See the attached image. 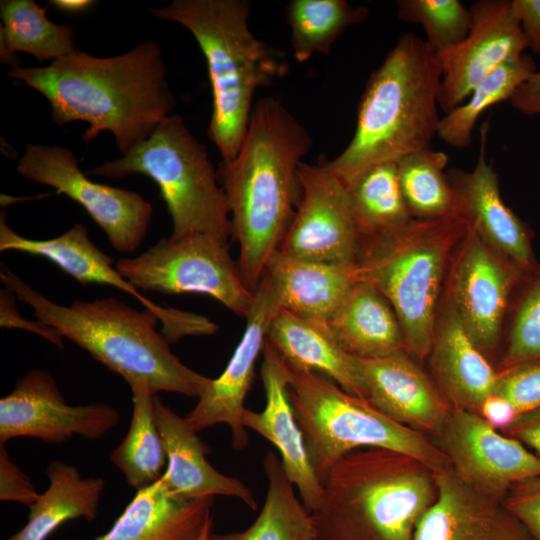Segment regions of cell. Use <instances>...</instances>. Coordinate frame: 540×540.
<instances>
[{"label":"cell","instance_id":"obj_22","mask_svg":"<svg viewBox=\"0 0 540 540\" xmlns=\"http://www.w3.org/2000/svg\"><path fill=\"white\" fill-rule=\"evenodd\" d=\"M262 353L261 378L266 404L260 412L246 409L243 424L277 448L287 477L311 513L321 504L323 487L310 462L303 433L289 400L287 364L267 340Z\"/></svg>","mask_w":540,"mask_h":540},{"label":"cell","instance_id":"obj_20","mask_svg":"<svg viewBox=\"0 0 540 540\" xmlns=\"http://www.w3.org/2000/svg\"><path fill=\"white\" fill-rule=\"evenodd\" d=\"M356 358L366 399L374 407L425 435L439 432L452 406L407 351Z\"/></svg>","mask_w":540,"mask_h":540},{"label":"cell","instance_id":"obj_39","mask_svg":"<svg viewBox=\"0 0 540 540\" xmlns=\"http://www.w3.org/2000/svg\"><path fill=\"white\" fill-rule=\"evenodd\" d=\"M495 394L507 399L518 415L539 408L540 362L498 371Z\"/></svg>","mask_w":540,"mask_h":540},{"label":"cell","instance_id":"obj_25","mask_svg":"<svg viewBox=\"0 0 540 540\" xmlns=\"http://www.w3.org/2000/svg\"><path fill=\"white\" fill-rule=\"evenodd\" d=\"M214 497L188 499L160 478L137 490L110 530L94 540H198Z\"/></svg>","mask_w":540,"mask_h":540},{"label":"cell","instance_id":"obj_38","mask_svg":"<svg viewBox=\"0 0 540 540\" xmlns=\"http://www.w3.org/2000/svg\"><path fill=\"white\" fill-rule=\"evenodd\" d=\"M533 362H540V268L516 304L498 371Z\"/></svg>","mask_w":540,"mask_h":540},{"label":"cell","instance_id":"obj_13","mask_svg":"<svg viewBox=\"0 0 540 540\" xmlns=\"http://www.w3.org/2000/svg\"><path fill=\"white\" fill-rule=\"evenodd\" d=\"M432 441L474 489L504 501L515 483L540 475V457L478 414L453 408Z\"/></svg>","mask_w":540,"mask_h":540},{"label":"cell","instance_id":"obj_31","mask_svg":"<svg viewBox=\"0 0 540 540\" xmlns=\"http://www.w3.org/2000/svg\"><path fill=\"white\" fill-rule=\"evenodd\" d=\"M0 16V60L12 68L18 66L17 52L54 62L78 51L72 27L50 21L33 0H2Z\"/></svg>","mask_w":540,"mask_h":540},{"label":"cell","instance_id":"obj_5","mask_svg":"<svg viewBox=\"0 0 540 540\" xmlns=\"http://www.w3.org/2000/svg\"><path fill=\"white\" fill-rule=\"evenodd\" d=\"M149 12L182 25L197 41L213 96L208 134L222 161L232 160L245 137L255 92L287 74L286 55L251 32L246 0H173Z\"/></svg>","mask_w":540,"mask_h":540},{"label":"cell","instance_id":"obj_17","mask_svg":"<svg viewBox=\"0 0 540 540\" xmlns=\"http://www.w3.org/2000/svg\"><path fill=\"white\" fill-rule=\"evenodd\" d=\"M280 310L276 290L264 273L254 291L246 328L227 366L219 377L211 379L194 408L185 416L197 433L217 424H226L231 429L233 448L243 450L247 447L248 434L243 424L244 402L270 325Z\"/></svg>","mask_w":540,"mask_h":540},{"label":"cell","instance_id":"obj_41","mask_svg":"<svg viewBox=\"0 0 540 540\" xmlns=\"http://www.w3.org/2000/svg\"><path fill=\"white\" fill-rule=\"evenodd\" d=\"M39 496L29 477L10 459L5 444H0V500L31 507Z\"/></svg>","mask_w":540,"mask_h":540},{"label":"cell","instance_id":"obj_45","mask_svg":"<svg viewBox=\"0 0 540 540\" xmlns=\"http://www.w3.org/2000/svg\"><path fill=\"white\" fill-rule=\"evenodd\" d=\"M478 415L493 428L503 431L514 422L518 413L507 399L494 393L483 401Z\"/></svg>","mask_w":540,"mask_h":540},{"label":"cell","instance_id":"obj_33","mask_svg":"<svg viewBox=\"0 0 540 540\" xmlns=\"http://www.w3.org/2000/svg\"><path fill=\"white\" fill-rule=\"evenodd\" d=\"M348 190L360 242L399 229L413 219L400 187L397 162L368 169Z\"/></svg>","mask_w":540,"mask_h":540},{"label":"cell","instance_id":"obj_3","mask_svg":"<svg viewBox=\"0 0 540 540\" xmlns=\"http://www.w3.org/2000/svg\"><path fill=\"white\" fill-rule=\"evenodd\" d=\"M441 76L436 51L412 33L402 35L367 81L349 144L322 165L348 188L376 165L430 149L441 119Z\"/></svg>","mask_w":540,"mask_h":540},{"label":"cell","instance_id":"obj_26","mask_svg":"<svg viewBox=\"0 0 540 540\" xmlns=\"http://www.w3.org/2000/svg\"><path fill=\"white\" fill-rule=\"evenodd\" d=\"M267 341L289 367L320 373L345 391L366 399L357 358L341 347L325 321L280 310L270 325Z\"/></svg>","mask_w":540,"mask_h":540},{"label":"cell","instance_id":"obj_29","mask_svg":"<svg viewBox=\"0 0 540 540\" xmlns=\"http://www.w3.org/2000/svg\"><path fill=\"white\" fill-rule=\"evenodd\" d=\"M46 473V491L29 507L27 523L7 540H46L69 520L96 518L105 488L103 478H83L75 466L61 460L50 462Z\"/></svg>","mask_w":540,"mask_h":540},{"label":"cell","instance_id":"obj_46","mask_svg":"<svg viewBox=\"0 0 540 540\" xmlns=\"http://www.w3.org/2000/svg\"><path fill=\"white\" fill-rule=\"evenodd\" d=\"M512 107L527 116H540V70L522 83L509 100Z\"/></svg>","mask_w":540,"mask_h":540},{"label":"cell","instance_id":"obj_14","mask_svg":"<svg viewBox=\"0 0 540 540\" xmlns=\"http://www.w3.org/2000/svg\"><path fill=\"white\" fill-rule=\"evenodd\" d=\"M119 423V413L107 403L69 405L53 376L29 370L0 399V444L18 437L62 443L79 435L99 440Z\"/></svg>","mask_w":540,"mask_h":540},{"label":"cell","instance_id":"obj_12","mask_svg":"<svg viewBox=\"0 0 540 540\" xmlns=\"http://www.w3.org/2000/svg\"><path fill=\"white\" fill-rule=\"evenodd\" d=\"M301 196L279 245L286 256L325 263H356L360 239L347 186L322 164L302 162Z\"/></svg>","mask_w":540,"mask_h":540},{"label":"cell","instance_id":"obj_48","mask_svg":"<svg viewBox=\"0 0 540 540\" xmlns=\"http://www.w3.org/2000/svg\"><path fill=\"white\" fill-rule=\"evenodd\" d=\"M212 527H213V518H212V515H210L205 522V525L202 529V532L198 540H209L210 534L212 533Z\"/></svg>","mask_w":540,"mask_h":540},{"label":"cell","instance_id":"obj_40","mask_svg":"<svg viewBox=\"0 0 540 540\" xmlns=\"http://www.w3.org/2000/svg\"><path fill=\"white\" fill-rule=\"evenodd\" d=\"M503 502L533 540H540V475L512 485Z\"/></svg>","mask_w":540,"mask_h":540},{"label":"cell","instance_id":"obj_44","mask_svg":"<svg viewBox=\"0 0 540 540\" xmlns=\"http://www.w3.org/2000/svg\"><path fill=\"white\" fill-rule=\"evenodd\" d=\"M511 5L529 48L540 54V0H511Z\"/></svg>","mask_w":540,"mask_h":540},{"label":"cell","instance_id":"obj_32","mask_svg":"<svg viewBox=\"0 0 540 540\" xmlns=\"http://www.w3.org/2000/svg\"><path fill=\"white\" fill-rule=\"evenodd\" d=\"M128 385L133 402L130 425L112 451L110 461L132 488L140 490L161 478L167 457L154 417V395L142 381H132Z\"/></svg>","mask_w":540,"mask_h":540},{"label":"cell","instance_id":"obj_47","mask_svg":"<svg viewBox=\"0 0 540 540\" xmlns=\"http://www.w3.org/2000/svg\"><path fill=\"white\" fill-rule=\"evenodd\" d=\"M93 3L94 2L90 0H53V1H50V4H52L58 10L69 12V13L82 12L86 10L87 8L91 7Z\"/></svg>","mask_w":540,"mask_h":540},{"label":"cell","instance_id":"obj_15","mask_svg":"<svg viewBox=\"0 0 540 540\" xmlns=\"http://www.w3.org/2000/svg\"><path fill=\"white\" fill-rule=\"evenodd\" d=\"M19 251L42 256L56 264L81 285L103 284L133 296L146 310L153 312L162 324V333L170 343L186 335L213 334L217 327L203 316L163 307L140 293L128 279L113 267V259L89 238L86 227L77 223L58 237L46 240L25 238L12 230L4 212L0 214V251Z\"/></svg>","mask_w":540,"mask_h":540},{"label":"cell","instance_id":"obj_27","mask_svg":"<svg viewBox=\"0 0 540 540\" xmlns=\"http://www.w3.org/2000/svg\"><path fill=\"white\" fill-rule=\"evenodd\" d=\"M276 290L281 310L326 321L359 281L356 263H325L292 258L278 250L265 272Z\"/></svg>","mask_w":540,"mask_h":540},{"label":"cell","instance_id":"obj_21","mask_svg":"<svg viewBox=\"0 0 540 540\" xmlns=\"http://www.w3.org/2000/svg\"><path fill=\"white\" fill-rule=\"evenodd\" d=\"M438 495L420 519L413 540H533L504 502L459 479L435 472Z\"/></svg>","mask_w":540,"mask_h":540},{"label":"cell","instance_id":"obj_28","mask_svg":"<svg viewBox=\"0 0 540 540\" xmlns=\"http://www.w3.org/2000/svg\"><path fill=\"white\" fill-rule=\"evenodd\" d=\"M325 323L341 347L354 357L407 351L392 306L367 282L357 281Z\"/></svg>","mask_w":540,"mask_h":540},{"label":"cell","instance_id":"obj_37","mask_svg":"<svg viewBox=\"0 0 540 540\" xmlns=\"http://www.w3.org/2000/svg\"><path fill=\"white\" fill-rule=\"evenodd\" d=\"M396 8L399 19L423 27L436 52L456 45L469 31L470 10L459 0H399Z\"/></svg>","mask_w":540,"mask_h":540},{"label":"cell","instance_id":"obj_43","mask_svg":"<svg viewBox=\"0 0 540 540\" xmlns=\"http://www.w3.org/2000/svg\"><path fill=\"white\" fill-rule=\"evenodd\" d=\"M501 432L518 440L540 457V407L519 414L514 422Z\"/></svg>","mask_w":540,"mask_h":540},{"label":"cell","instance_id":"obj_23","mask_svg":"<svg viewBox=\"0 0 540 540\" xmlns=\"http://www.w3.org/2000/svg\"><path fill=\"white\" fill-rule=\"evenodd\" d=\"M153 411L167 457L161 479L172 493L188 499L235 497L249 508L257 509L253 493L243 482L222 474L208 462V446L185 417L179 416L156 395Z\"/></svg>","mask_w":540,"mask_h":540},{"label":"cell","instance_id":"obj_35","mask_svg":"<svg viewBox=\"0 0 540 540\" xmlns=\"http://www.w3.org/2000/svg\"><path fill=\"white\" fill-rule=\"evenodd\" d=\"M367 14V8L344 0H291L286 17L295 59L304 63L316 53H328L337 37Z\"/></svg>","mask_w":540,"mask_h":540},{"label":"cell","instance_id":"obj_7","mask_svg":"<svg viewBox=\"0 0 540 540\" xmlns=\"http://www.w3.org/2000/svg\"><path fill=\"white\" fill-rule=\"evenodd\" d=\"M469 227L457 210L360 242L359 280L374 286L390 303L401 325L407 352L428 357L437 322V302L451 244Z\"/></svg>","mask_w":540,"mask_h":540},{"label":"cell","instance_id":"obj_10","mask_svg":"<svg viewBox=\"0 0 540 540\" xmlns=\"http://www.w3.org/2000/svg\"><path fill=\"white\" fill-rule=\"evenodd\" d=\"M115 268L139 290L209 295L240 317L253 303L229 243L207 234L161 238L136 257L120 258Z\"/></svg>","mask_w":540,"mask_h":540},{"label":"cell","instance_id":"obj_16","mask_svg":"<svg viewBox=\"0 0 540 540\" xmlns=\"http://www.w3.org/2000/svg\"><path fill=\"white\" fill-rule=\"evenodd\" d=\"M469 10L471 21L465 38L436 52L442 69L438 105L445 114L462 104L497 68L529 48L511 1L479 0Z\"/></svg>","mask_w":540,"mask_h":540},{"label":"cell","instance_id":"obj_19","mask_svg":"<svg viewBox=\"0 0 540 540\" xmlns=\"http://www.w3.org/2000/svg\"><path fill=\"white\" fill-rule=\"evenodd\" d=\"M488 128V122L481 127L480 151L473 170H451L447 178L469 226L489 247L529 276L538 269L531 237L501 197L497 173L486 156Z\"/></svg>","mask_w":540,"mask_h":540},{"label":"cell","instance_id":"obj_2","mask_svg":"<svg viewBox=\"0 0 540 540\" xmlns=\"http://www.w3.org/2000/svg\"><path fill=\"white\" fill-rule=\"evenodd\" d=\"M308 130L276 98L258 100L237 155L217 168L239 244L237 261L254 292L278 250L301 196L299 168L311 149Z\"/></svg>","mask_w":540,"mask_h":540},{"label":"cell","instance_id":"obj_34","mask_svg":"<svg viewBox=\"0 0 540 540\" xmlns=\"http://www.w3.org/2000/svg\"><path fill=\"white\" fill-rule=\"evenodd\" d=\"M537 70L534 59L526 53L503 64L474 87L462 104L441 117L437 136L453 147H468L479 117L491 106L510 100Z\"/></svg>","mask_w":540,"mask_h":540},{"label":"cell","instance_id":"obj_30","mask_svg":"<svg viewBox=\"0 0 540 540\" xmlns=\"http://www.w3.org/2000/svg\"><path fill=\"white\" fill-rule=\"evenodd\" d=\"M267 492L261 511L243 531L211 533L209 540H317L311 513L296 496L278 454L263 458Z\"/></svg>","mask_w":540,"mask_h":540},{"label":"cell","instance_id":"obj_4","mask_svg":"<svg viewBox=\"0 0 540 540\" xmlns=\"http://www.w3.org/2000/svg\"><path fill=\"white\" fill-rule=\"evenodd\" d=\"M0 280L33 309L41 323L56 329L129 384L142 381L153 395L170 392L199 398L211 379L183 364L157 330L159 318L116 298L57 304L2 265Z\"/></svg>","mask_w":540,"mask_h":540},{"label":"cell","instance_id":"obj_24","mask_svg":"<svg viewBox=\"0 0 540 540\" xmlns=\"http://www.w3.org/2000/svg\"><path fill=\"white\" fill-rule=\"evenodd\" d=\"M428 357L436 385L453 408L478 414L495 393L498 371L467 334L450 301L437 318Z\"/></svg>","mask_w":540,"mask_h":540},{"label":"cell","instance_id":"obj_8","mask_svg":"<svg viewBox=\"0 0 540 540\" xmlns=\"http://www.w3.org/2000/svg\"><path fill=\"white\" fill-rule=\"evenodd\" d=\"M287 368L289 400L321 484L337 461L364 448L404 453L434 472L450 467L427 435L393 421L320 373Z\"/></svg>","mask_w":540,"mask_h":540},{"label":"cell","instance_id":"obj_9","mask_svg":"<svg viewBox=\"0 0 540 540\" xmlns=\"http://www.w3.org/2000/svg\"><path fill=\"white\" fill-rule=\"evenodd\" d=\"M89 173L116 179L133 174L151 178L171 215L172 238L203 233L228 242L232 236L230 211L217 170L178 114L166 117L128 154Z\"/></svg>","mask_w":540,"mask_h":540},{"label":"cell","instance_id":"obj_1","mask_svg":"<svg viewBox=\"0 0 540 540\" xmlns=\"http://www.w3.org/2000/svg\"><path fill=\"white\" fill-rule=\"evenodd\" d=\"M7 75L48 100L55 124L87 122L85 143L111 132L123 156L175 108L161 49L152 41L112 57L78 50L44 67H13Z\"/></svg>","mask_w":540,"mask_h":540},{"label":"cell","instance_id":"obj_36","mask_svg":"<svg viewBox=\"0 0 540 540\" xmlns=\"http://www.w3.org/2000/svg\"><path fill=\"white\" fill-rule=\"evenodd\" d=\"M448 160L447 154L430 148L397 162L400 187L412 217L437 219L459 210L455 191L444 173Z\"/></svg>","mask_w":540,"mask_h":540},{"label":"cell","instance_id":"obj_42","mask_svg":"<svg viewBox=\"0 0 540 540\" xmlns=\"http://www.w3.org/2000/svg\"><path fill=\"white\" fill-rule=\"evenodd\" d=\"M0 324L4 328H21L31 331L57 347L63 348V337L56 329L38 320L32 322L21 318L15 305V294L7 288L0 292Z\"/></svg>","mask_w":540,"mask_h":540},{"label":"cell","instance_id":"obj_11","mask_svg":"<svg viewBox=\"0 0 540 540\" xmlns=\"http://www.w3.org/2000/svg\"><path fill=\"white\" fill-rule=\"evenodd\" d=\"M16 170L20 176L51 186L80 204L117 251L134 252L145 239L153 213L150 202L137 192L89 179L69 148L26 144Z\"/></svg>","mask_w":540,"mask_h":540},{"label":"cell","instance_id":"obj_18","mask_svg":"<svg viewBox=\"0 0 540 540\" xmlns=\"http://www.w3.org/2000/svg\"><path fill=\"white\" fill-rule=\"evenodd\" d=\"M526 277L468 227L452 271L449 301L482 352L498 343L511 292Z\"/></svg>","mask_w":540,"mask_h":540},{"label":"cell","instance_id":"obj_6","mask_svg":"<svg viewBox=\"0 0 540 540\" xmlns=\"http://www.w3.org/2000/svg\"><path fill=\"white\" fill-rule=\"evenodd\" d=\"M319 507L311 512L317 540H413L435 502V472L384 448L343 456L329 470Z\"/></svg>","mask_w":540,"mask_h":540}]
</instances>
